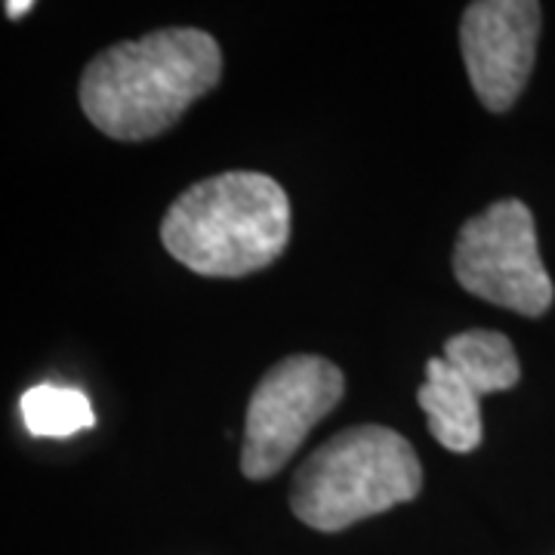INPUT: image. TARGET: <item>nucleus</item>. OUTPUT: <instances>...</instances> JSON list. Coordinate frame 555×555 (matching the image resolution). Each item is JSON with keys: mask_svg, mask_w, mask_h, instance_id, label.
I'll return each instance as SVG.
<instances>
[{"mask_svg": "<svg viewBox=\"0 0 555 555\" xmlns=\"http://www.w3.org/2000/svg\"><path fill=\"white\" fill-rule=\"evenodd\" d=\"M222 75L219 43L198 28H164L124 40L87 62L80 108L105 137L142 142L170 130Z\"/></svg>", "mask_w": 555, "mask_h": 555, "instance_id": "f257e3e1", "label": "nucleus"}, {"mask_svg": "<svg viewBox=\"0 0 555 555\" xmlns=\"http://www.w3.org/2000/svg\"><path fill=\"white\" fill-rule=\"evenodd\" d=\"M291 238V201L275 179L232 170L185 189L160 222L170 257L207 278H244L272 266Z\"/></svg>", "mask_w": 555, "mask_h": 555, "instance_id": "f03ea898", "label": "nucleus"}, {"mask_svg": "<svg viewBox=\"0 0 555 555\" xmlns=\"http://www.w3.org/2000/svg\"><path fill=\"white\" fill-rule=\"evenodd\" d=\"M420 488L423 466L408 438L389 426H352L299 466L291 506L302 525L334 534L414 500Z\"/></svg>", "mask_w": 555, "mask_h": 555, "instance_id": "7ed1b4c3", "label": "nucleus"}, {"mask_svg": "<svg viewBox=\"0 0 555 555\" xmlns=\"http://www.w3.org/2000/svg\"><path fill=\"white\" fill-rule=\"evenodd\" d=\"M454 275L473 297L537 318L553 306L555 287L546 272L531 210L516 198L496 201L466 219L454 244Z\"/></svg>", "mask_w": 555, "mask_h": 555, "instance_id": "20e7f679", "label": "nucleus"}, {"mask_svg": "<svg viewBox=\"0 0 555 555\" xmlns=\"http://www.w3.org/2000/svg\"><path fill=\"white\" fill-rule=\"evenodd\" d=\"M343 389L346 379L334 361L321 356L281 358L259 379L247 404L241 473L254 481L281 473L309 429L337 408Z\"/></svg>", "mask_w": 555, "mask_h": 555, "instance_id": "39448f33", "label": "nucleus"}, {"mask_svg": "<svg viewBox=\"0 0 555 555\" xmlns=\"http://www.w3.org/2000/svg\"><path fill=\"white\" fill-rule=\"evenodd\" d=\"M540 38L534 0H476L460 22L463 62L488 112H509L531 78Z\"/></svg>", "mask_w": 555, "mask_h": 555, "instance_id": "423d86ee", "label": "nucleus"}, {"mask_svg": "<svg viewBox=\"0 0 555 555\" xmlns=\"http://www.w3.org/2000/svg\"><path fill=\"white\" fill-rule=\"evenodd\" d=\"M416 401L429 416V433L441 448L469 454L481 444V398L444 356L426 361V383L420 386Z\"/></svg>", "mask_w": 555, "mask_h": 555, "instance_id": "0eeeda50", "label": "nucleus"}, {"mask_svg": "<svg viewBox=\"0 0 555 555\" xmlns=\"http://www.w3.org/2000/svg\"><path fill=\"white\" fill-rule=\"evenodd\" d=\"M444 358L460 377L466 379L476 396L506 392L521 377L513 343L496 331H466L444 343Z\"/></svg>", "mask_w": 555, "mask_h": 555, "instance_id": "6e6552de", "label": "nucleus"}, {"mask_svg": "<svg viewBox=\"0 0 555 555\" xmlns=\"http://www.w3.org/2000/svg\"><path fill=\"white\" fill-rule=\"evenodd\" d=\"M22 423L31 436L68 438L96 423L90 398L72 386L40 383L22 396Z\"/></svg>", "mask_w": 555, "mask_h": 555, "instance_id": "1a4fd4ad", "label": "nucleus"}, {"mask_svg": "<svg viewBox=\"0 0 555 555\" xmlns=\"http://www.w3.org/2000/svg\"><path fill=\"white\" fill-rule=\"evenodd\" d=\"M31 7H35L31 0H10V3H7V16H10V20H22Z\"/></svg>", "mask_w": 555, "mask_h": 555, "instance_id": "9d476101", "label": "nucleus"}]
</instances>
